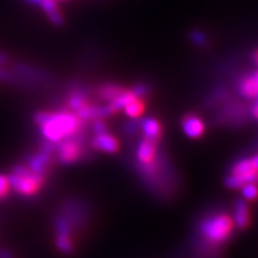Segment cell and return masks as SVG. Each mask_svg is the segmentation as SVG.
I'll list each match as a JSON object with an SVG mask.
<instances>
[{
	"mask_svg": "<svg viewBox=\"0 0 258 258\" xmlns=\"http://www.w3.org/2000/svg\"><path fill=\"white\" fill-rule=\"evenodd\" d=\"M35 122L40 125L44 139L53 144L74 137L83 127L78 115L67 111H40L35 115Z\"/></svg>",
	"mask_w": 258,
	"mask_h": 258,
	"instance_id": "cell-1",
	"label": "cell"
},
{
	"mask_svg": "<svg viewBox=\"0 0 258 258\" xmlns=\"http://www.w3.org/2000/svg\"><path fill=\"white\" fill-rule=\"evenodd\" d=\"M10 188L23 196H31L38 191L43 176L32 172L27 165H15L8 176Z\"/></svg>",
	"mask_w": 258,
	"mask_h": 258,
	"instance_id": "cell-2",
	"label": "cell"
},
{
	"mask_svg": "<svg viewBox=\"0 0 258 258\" xmlns=\"http://www.w3.org/2000/svg\"><path fill=\"white\" fill-rule=\"evenodd\" d=\"M233 220L224 213L214 214L206 219L201 225V232L203 237L212 243H221L230 237Z\"/></svg>",
	"mask_w": 258,
	"mask_h": 258,
	"instance_id": "cell-3",
	"label": "cell"
},
{
	"mask_svg": "<svg viewBox=\"0 0 258 258\" xmlns=\"http://www.w3.org/2000/svg\"><path fill=\"white\" fill-rule=\"evenodd\" d=\"M56 152L57 159H59L60 163H74V161L79 159L80 154H82V145L71 138L64 139V140H61L60 143H57Z\"/></svg>",
	"mask_w": 258,
	"mask_h": 258,
	"instance_id": "cell-4",
	"label": "cell"
},
{
	"mask_svg": "<svg viewBox=\"0 0 258 258\" xmlns=\"http://www.w3.org/2000/svg\"><path fill=\"white\" fill-rule=\"evenodd\" d=\"M156 153L157 150L154 141L148 140V139H145V140L141 141L137 147V159L143 165H151L154 159H156Z\"/></svg>",
	"mask_w": 258,
	"mask_h": 258,
	"instance_id": "cell-5",
	"label": "cell"
},
{
	"mask_svg": "<svg viewBox=\"0 0 258 258\" xmlns=\"http://www.w3.org/2000/svg\"><path fill=\"white\" fill-rule=\"evenodd\" d=\"M239 92L246 98L258 99V71L240 79Z\"/></svg>",
	"mask_w": 258,
	"mask_h": 258,
	"instance_id": "cell-6",
	"label": "cell"
},
{
	"mask_svg": "<svg viewBox=\"0 0 258 258\" xmlns=\"http://www.w3.org/2000/svg\"><path fill=\"white\" fill-rule=\"evenodd\" d=\"M38 5H40L42 11L46 14L50 23L57 25V27L63 24V16L60 12L57 2H55V0H41Z\"/></svg>",
	"mask_w": 258,
	"mask_h": 258,
	"instance_id": "cell-7",
	"label": "cell"
},
{
	"mask_svg": "<svg viewBox=\"0 0 258 258\" xmlns=\"http://www.w3.org/2000/svg\"><path fill=\"white\" fill-rule=\"evenodd\" d=\"M49 161H50V154L44 152V151H41L40 153H36L34 154V156L29 157L27 166L32 171V172L43 176L44 172H46Z\"/></svg>",
	"mask_w": 258,
	"mask_h": 258,
	"instance_id": "cell-8",
	"label": "cell"
},
{
	"mask_svg": "<svg viewBox=\"0 0 258 258\" xmlns=\"http://www.w3.org/2000/svg\"><path fill=\"white\" fill-rule=\"evenodd\" d=\"M183 131L186 134V137L196 139L200 138L203 134L205 131V124H203L202 120H200L196 116H186L183 120Z\"/></svg>",
	"mask_w": 258,
	"mask_h": 258,
	"instance_id": "cell-9",
	"label": "cell"
},
{
	"mask_svg": "<svg viewBox=\"0 0 258 258\" xmlns=\"http://www.w3.org/2000/svg\"><path fill=\"white\" fill-rule=\"evenodd\" d=\"M93 146L105 153H114L118 150V141L117 139L112 137V135L104 133L97 135V137L93 139Z\"/></svg>",
	"mask_w": 258,
	"mask_h": 258,
	"instance_id": "cell-10",
	"label": "cell"
},
{
	"mask_svg": "<svg viewBox=\"0 0 258 258\" xmlns=\"http://www.w3.org/2000/svg\"><path fill=\"white\" fill-rule=\"evenodd\" d=\"M258 182V171L246 173V175H232L226 179V185L231 189H239L241 186L247 184V183H257Z\"/></svg>",
	"mask_w": 258,
	"mask_h": 258,
	"instance_id": "cell-11",
	"label": "cell"
},
{
	"mask_svg": "<svg viewBox=\"0 0 258 258\" xmlns=\"http://www.w3.org/2000/svg\"><path fill=\"white\" fill-rule=\"evenodd\" d=\"M249 208L245 201H238L235 203L233 213V224L239 228H245L249 225Z\"/></svg>",
	"mask_w": 258,
	"mask_h": 258,
	"instance_id": "cell-12",
	"label": "cell"
},
{
	"mask_svg": "<svg viewBox=\"0 0 258 258\" xmlns=\"http://www.w3.org/2000/svg\"><path fill=\"white\" fill-rule=\"evenodd\" d=\"M137 98V96L134 95L133 91H122L120 95L117 97H115L112 101H110V104H109L106 108H108L109 112H114V111H120L123 110L125 108V105L128 104L129 102H132L133 99Z\"/></svg>",
	"mask_w": 258,
	"mask_h": 258,
	"instance_id": "cell-13",
	"label": "cell"
},
{
	"mask_svg": "<svg viewBox=\"0 0 258 258\" xmlns=\"http://www.w3.org/2000/svg\"><path fill=\"white\" fill-rule=\"evenodd\" d=\"M141 127H143V132H144L145 137H146V139H148V140L154 141L156 139L159 138L160 124H159V122H158L157 120H154V118H151V117L145 118Z\"/></svg>",
	"mask_w": 258,
	"mask_h": 258,
	"instance_id": "cell-14",
	"label": "cell"
},
{
	"mask_svg": "<svg viewBox=\"0 0 258 258\" xmlns=\"http://www.w3.org/2000/svg\"><path fill=\"white\" fill-rule=\"evenodd\" d=\"M123 110L125 111V114H127L129 117L137 118L141 114H143L144 104H143V102L140 101V98H135L132 102H129L127 105H125V108L123 109Z\"/></svg>",
	"mask_w": 258,
	"mask_h": 258,
	"instance_id": "cell-15",
	"label": "cell"
},
{
	"mask_svg": "<svg viewBox=\"0 0 258 258\" xmlns=\"http://www.w3.org/2000/svg\"><path fill=\"white\" fill-rule=\"evenodd\" d=\"M56 246L61 252L70 253L73 250V244L71 240L70 234H57L56 237Z\"/></svg>",
	"mask_w": 258,
	"mask_h": 258,
	"instance_id": "cell-16",
	"label": "cell"
},
{
	"mask_svg": "<svg viewBox=\"0 0 258 258\" xmlns=\"http://www.w3.org/2000/svg\"><path fill=\"white\" fill-rule=\"evenodd\" d=\"M122 91H123V90L118 88V86L105 85L99 90V96H101L103 99H106V101H112V99L120 95Z\"/></svg>",
	"mask_w": 258,
	"mask_h": 258,
	"instance_id": "cell-17",
	"label": "cell"
},
{
	"mask_svg": "<svg viewBox=\"0 0 258 258\" xmlns=\"http://www.w3.org/2000/svg\"><path fill=\"white\" fill-rule=\"evenodd\" d=\"M253 171L254 170L252 165H251L249 159H241L233 166L232 173H233V175H246V173L253 172Z\"/></svg>",
	"mask_w": 258,
	"mask_h": 258,
	"instance_id": "cell-18",
	"label": "cell"
},
{
	"mask_svg": "<svg viewBox=\"0 0 258 258\" xmlns=\"http://www.w3.org/2000/svg\"><path fill=\"white\" fill-rule=\"evenodd\" d=\"M69 104L74 110H78V109L82 108L83 105L86 104V99H85V95L82 91H77L74 92L72 96L70 97L69 99Z\"/></svg>",
	"mask_w": 258,
	"mask_h": 258,
	"instance_id": "cell-19",
	"label": "cell"
},
{
	"mask_svg": "<svg viewBox=\"0 0 258 258\" xmlns=\"http://www.w3.org/2000/svg\"><path fill=\"white\" fill-rule=\"evenodd\" d=\"M241 194H243L244 199L247 200V201H252V200L257 199L258 196V188L256 183H247L241 186Z\"/></svg>",
	"mask_w": 258,
	"mask_h": 258,
	"instance_id": "cell-20",
	"label": "cell"
},
{
	"mask_svg": "<svg viewBox=\"0 0 258 258\" xmlns=\"http://www.w3.org/2000/svg\"><path fill=\"white\" fill-rule=\"evenodd\" d=\"M190 38H191L192 43L198 47L206 46L208 42L207 36L202 31H192L191 35H190Z\"/></svg>",
	"mask_w": 258,
	"mask_h": 258,
	"instance_id": "cell-21",
	"label": "cell"
},
{
	"mask_svg": "<svg viewBox=\"0 0 258 258\" xmlns=\"http://www.w3.org/2000/svg\"><path fill=\"white\" fill-rule=\"evenodd\" d=\"M10 183L8 176L0 175V199H5L10 192Z\"/></svg>",
	"mask_w": 258,
	"mask_h": 258,
	"instance_id": "cell-22",
	"label": "cell"
},
{
	"mask_svg": "<svg viewBox=\"0 0 258 258\" xmlns=\"http://www.w3.org/2000/svg\"><path fill=\"white\" fill-rule=\"evenodd\" d=\"M132 91L134 92V95L137 96V98H140V97H144L147 95L148 89H147V86H145V85H137L133 90H132Z\"/></svg>",
	"mask_w": 258,
	"mask_h": 258,
	"instance_id": "cell-23",
	"label": "cell"
},
{
	"mask_svg": "<svg viewBox=\"0 0 258 258\" xmlns=\"http://www.w3.org/2000/svg\"><path fill=\"white\" fill-rule=\"evenodd\" d=\"M93 131L97 135L104 134L106 133V125L102 121H96L95 124H93Z\"/></svg>",
	"mask_w": 258,
	"mask_h": 258,
	"instance_id": "cell-24",
	"label": "cell"
},
{
	"mask_svg": "<svg viewBox=\"0 0 258 258\" xmlns=\"http://www.w3.org/2000/svg\"><path fill=\"white\" fill-rule=\"evenodd\" d=\"M249 160H250L251 165H252V167H253V170H254V171H258V154H257V156L252 157V158H251V159H249Z\"/></svg>",
	"mask_w": 258,
	"mask_h": 258,
	"instance_id": "cell-25",
	"label": "cell"
},
{
	"mask_svg": "<svg viewBox=\"0 0 258 258\" xmlns=\"http://www.w3.org/2000/svg\"><path fill=\"white\" fill-rule=\"evenodd\" d=\"M252 115L256 118H258V101L254 103V105L252 106Z\"/></svg>",
	"mask_w": 258,
	"mask_h": 258,
	"instance_id": "cell-26",
	"label": "cell"
},
{
	"mask_svg": "<svg viewBox=\"0 0 258 258\" xmlns=\"http://www.w3.org/2000/svg\"><path fill=\"white\" fill-rule=\"evenodd\" d=\"M252 60H253L254 64H256V66L258 67V49H256L252 53Z\"/></svg>",
	"mask_w": 258,
	"mask_h": 258,
	"instance_id": "cell-27",
	"label": "cell"
},
{
	"mask_svg": "<svg viewBox=\"0 0 258 258\" xmlns=\"http://www.w3.org/2000/svg\"><path fill=\"white\" fill-rule=\"evenodd\" d=\"M30 4H34V5H38L41 3V0H28Z\"/></svg>",
	"mask_w": 258,
	"mask_h": 258,
	"instance_id": "cell-28",
	"label": "cell"
}]
</instances>
